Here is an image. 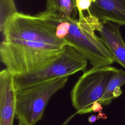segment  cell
I'll return each mask as SVG.
<instances>
[{
  "label": "cell",
  "instance_id": "obj_1",
  "mask_svg": "<svg viewBox=\"0 0 125 125\" xmlns=\"http://www.w3.org/2000/svg\"><path fill=\"white\" fill-rule=\"evenodd\" d=\"M57 13L17 12L0 31V58L14 76L31 72L58 56L68 45L56 35Z\"/></svg>",
  "mask_w": 125,
  "mask_h": 125
},
{
  "label": "cell",
  "instance_id": "obj_2",
  "mask_svg": "<svg viewBox=\"0 0 125 125\" xmlns=\"http://www.w3.org/2000/svg\"><path fill=\"white\" fill-rule=\"evenodd\" d=\"M68 29L64 40L92 67L108 66L115 62L114 57L95 34L101 21L91 13H78V19L67 18Z\"/></svg>",
  "mask_w": 125,
  "mask_h": 125
},
{
  "label": "cell",
  "instance_id": "obj_3",
  "mask_svg": "<svg viewBox=\"0 0 125 125\" xmlns=\"http://www.w3.org/2000/svg\"><path fill=\"white\" fill-rule=\"evenodd\" d=\"M88 62L72 46L67 45L57 57L38 69L14 76L16 90L84 71Z\"/></svg>",
  "mask_w": 125,
  "mask_h": 125
},
{
  "label": "cell",
  "instance_id": "obj_4",
  "mask_svg": "<svg viewBox=\"0 0 125 125\" xmlns=\"http://www.w3.org/2000/svg\"><path fill=\"white\" fill-rule=\"evenodd\" d=\"M68 77H63L16 90V117L25 125H35L42 120L50 98L62 89Z\"/></svg>",
  "mask_w": 125,
  "mask_h": 125
},
{
  "label": "cell",
  "instance_id": "obj_5",
  "mask_svg": "<svg viewBox=\"0 0 125 125\" xmlns=\"http://www.w3.org/2000/svg\"><path fill=\"white\" fill-rule=\"evenodd\" d=\"M110 65L92 67L78 79L71 91V100L76 114H84L92 112L91 106L99 102L108 82L118 71Z\"/></svg>",
  "mask_w": 125,
  "mask_h": 125
},
{
  "label": "cell",
  "instance_id": "obj_6",
  "mask_svg": "<svg viewBox=\"0 0 125 125\" xmlns=\"http://www.w3.org/2000/svg\"><path fill=\"white\" fill-rule=\"evenodd\" d=\"M16 110L14 76L5 68L0 72V125H13Z\"/></svg>",
  "mask_w": 125,
  "mask_h": 125
},
{
  "label": "cell",
  "instance_id": "obj_7",
  "mask_svg": "<svg viewBox=\"0 0 125 125\" xmlns=\"http://www.w3.org/2000/svg\"><path fill=\"white\" fill-rule=\"evenodd\" d=\"M120 26L114 22L101 21L97 32L114 56L115 62L125 68V42L120 31Z\"/></svg>",
  "mask_w": 125,
  "mask_h": 125
},
{
  "label": "cell",
  "instance_id": "obj_8",
  "mask_svg": "<svg viewBox=\"0 0 125 125\" xmlns=\"http://www.w3.org/2000/svg\"><path fill=\"white\" fill-rule=\"evenodd\" d=\"M90 12L101 21L125 25V0H93Z\"/></svg>",
  "mask_w": 125,
  "mask_h": 125
},
{
  "label": "cell",
  "instance_id": "obj_9",
  "mask_svg": "<svg viewBox=\"0 0 125 125\" xmlns=\"http://www.w3.org/2000/svg\"><path fill=\"white\" fill-rule=\"evenodd\" d=\"M125 83V71L122 69H118L108 82L104 93L99 102L104 105L109 104L114 99L113 93L115 91Z\"/></svg>",
  "mask_w": 125,
  "mask_h": 125
},
{
  "label": "cell",
  "instance_id": "obj_10",
  "mask_svg": "<svg viewBox=\"0 0 125 125\" xmlns=\"http://www.w3.org/2000/svg\"><path fill=\"white\" fill-rule=\"evenodd\" d=\"M0 31H1L7 21L16 12L14 0H0Z\"/></svg>",
  "mask_w": 125,
  "mask_h": 125
},
{
  "label": "cell",
  "instance_id": "obj_11",
  "mask_svg": "<svg viewBox=\"0 0 125 125\" xmlns=\"http://www.w3.org/2000/svg\"><path fill=\"white\" fill-rule=\"evenodd\" d=\"M93 0H75V5L78 11V13L84 11L90 12Z\"/></svg>",
  "mask_w": 125,
  "mask_h": 125
},
{
  "label": "cell",
  "instance_id": "obj_12",
  "mask_svg": "<svg viewBox=\"0 0 125 125\" xmlns=\"http://www.w3.org/2000/svg\"><path fill=\"white\" fill-rule=\"evenodd\" d=\"M103 110L102 104L99 102H96L93 103L91 106L92 112H102Z\"/></svg>",
  "mask_w": 125,
  "mask_h": 125
},
{
  "label": "cell",
  "instance_id": "obj_13",
  "mask_svg": "<svg viewBox=\"0 0 125 125\" xmlns=\"http://www.w3.org/2000/svg\"><path fill=\"white\" fill-rule=\"evenodd\" d=\"M99 118H98V116H96V115H92L91 116H89L88 118V121L89 123H95L97 120H98Z\"/></svg>",
  "mask_w": 125,
  "mask_h": 125
},
{
  "label": "cell",
  "instance_id": "obj_14",
  "mask_svg": "<svg viewBox=\"0 0 125 125\" xmlns=\"http://www.w3.org/2000/svg\"><path fill=\"white\" fill-rule=\"evenodd\" d=\"M98 118H102V119H105L106 118V116L105 115V114L104 113H103L102 112H100L99 113V114L98 115Z\"/></svg>",
  "mask_w": 125,
  "mask_h": 125
},
{
  "label": "cell",
  "instance_id": "obj_15",
  "mask_svg": "<svg viewBox=\"0 0 125 125\" xmlns=\"http://www.w3.org/2000/svg\"><path fill=\"white\" fill-rule=\"evenodd\" d=\"M19 121V123H18V125H25L22 121H20V120H18Z\"/></svg>",
  "mask_w": 125,
  "mask_h": 125
}]
</instances>
